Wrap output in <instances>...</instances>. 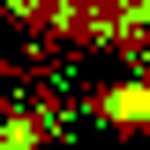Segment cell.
Listing matches in <instances>:
<instances>
[{"mask_svg":"<svg viewBox=\"0 0 150 150\" xmlns=\"http://www.w3.org/2000/svg\"><path fill=\"white\" fill-rule=\"evenodd\" d=\"M112 120H150V90H120L112 98Z\"/></svg>","mask_w":150,"mask_h":150,"instance_id":"obj_1","label":"cell"}]
</instances>
